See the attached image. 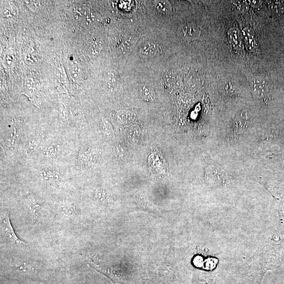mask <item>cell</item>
Masks as SVG:
<instances>
[{
    "mask_svg": "<svg viewBox=\"0 0 284 284\" xmlns=\"http://www.w3.org/2000/svg\"><path fill=\"white\" fill-rule=\"evenodd\" d=\"M60 216L64 217L74 216L77 214V210L74 204L68 202H60L57 208Z\"/></svg>",
    "mask_w": 284,
    "mask_h": 284,
    "instance_id": "9c48e42d",
    "label": "cell"
},
{
    "mask_svg": "<svg viewBox=\"0 0 284 284\" xmlns=\"http://www.w3.org/2000/svg\"><path fill=\"white\" fill-rule=\"evenodd\" d=\"M226 92L230 96L235 95L237 94V88L236 86L232 84H230L226 88Z\"/></svg>",
    "mask_w": 284,
    "mask_h": 284,
    "instance_id": "d6986e66",
    "label": "cell"
},
{
    "mask_svg": "<svg viewBox=\"0 0 284 284\" xmlns=\"http://www.w3.org/2000/svg\"><path fill=\"white\" fill-rule=\"evenodd\" d=\"M102 48V44L100 43L98 40H94L90 46V52L93 55H96L100 52Z\"/></svg>",
    "mask_w": 284,
    "mask_h": 284,
    "instance_id": "9a60e30c",
    "label": "cell"
},
{
    "mask_svg": "<svg viewBox=\"0 0 284 284\" xmlns=\"http://www.w3.org/2000/svg\"><path fill=\"white\" fill-rule=\"evenodd\" d=\"M140 97L146 102L150 103L154 102L156 98L154 90L148 86H142L140 90Z\"/></svg>",
    "mask_w": 284,
    "mask_h": 284,
    "instance_id": "7c38bea8",
    "label": "cell"
},
{
    "mask_svg": "<svg viewBox=\"0 0 284 284\" xmlns=\"http://www.w3.org/2000/svg\"><path fill=\"white\" fill-rule=\"evenodd\" d=\"M252 92L258 98L265 96L268 92V86L264 80L261 78H254L252 81Z\"/></svg>",
    "mask_w": 284,
    "mask_h": 284,
    "instance_id": "52a82bcc",
    "label": "cell"
},
{
    "mask_svg": "<svg viewBox=\"0 0 284 284\" xmlns=\"http://www.w3.org/2000/svg\"><path fill=\"white\" fill-rule=\"evenodd\" d=\"M242 35L244 46L248 52H254L256 48V42L253 30L250 27H246L243 29Z\"/></svg>",
    "mask_w": 284,
    "mask_h": 284,
    "instance_id": "8992f818",
    "label": "cell"
},
{
    "mask_svg": "<svg viewBox=\"0 0 284 284\" xmlns=\"http://www.w3.org/2000/svg\"><path fill=\"white\" fill-rule=\"evenodd\" d=\"M82 21L86 26H95L100 24L101 17L96 12L90 11L89 9Z\"/></svg>",
    "mask_w": 284,
    "mask_h": 284,
    "instance_id": "30bf717a",
    "label": "cell"
},
{
    "mask_svg": "<svg viewBox=\"0 0 284 284\" xmlns=\"http://www.w3.org/2000/svg\"><path fill=\"white\" fill-rule=\"evenodd\" d=\"M228 38L232 46L238 50H242L244 47L242 33L236 28H232L228 32Z\"/></svg>",
    "mask_w": 284,
    "mask_h": 284,
    "instance_id": "277c9868",
    "label": "cell"
},
{
    "mask_svg": "<svg viewBox=\"0 0 284 284\" xmlns=\"http://www.w3.org/2000/svg\"><path fill=\"white\" fill-rule=\"evenodd\" d=\"M249 116L246 112L241 111L236 116L232 122V130L235 136H240L245 132L248 127Z\"/></svg>",
    "mask_w": 284,
    "mask_h": 284,
    "instance_id": "7a4b0ae2",
    "label": "cell"
},
{
    "mask_svg": "<svg viewBox=\"0 0 284 284\" xmlns=\"http://www.w3.org/2000/svg\"><path fill=\"white\" fill-rule=\"evenodd\" d=\"M141 130L136 125L130 126L128 131L127 138L131 144H137L140 138Z\"/></svg>",
    "mask_w": 284,
    "mask_h": 284,
    "instance_id": "4fadbf2b",
    "label": "cell"
},
{
    "mask_svg": "<svg viewBox=\"0 0 284 284\" xmlns=\"http://www.w3.org/2000/svg\"><path fill=\"white\" fill-rule=\"evenodd\" d=\"M71 70H71L70 75L74 80L82 78V72L80 68L78 67L73 68Z\"/></svg>",
    "mask_w": 284,
    "mask_h": 284,
    "instance_id": "e0dca14e",
    "label": "cell"
},
{
    "mask_svg": "<svg viewBox=\"0 0 284 284\" xmlns=\"http://www.w3.org/2000/svg\"><path fill=\"white\" fill-rule=\"evenodd\" d=\"M232 4H234L236 8L240 12H246L248 8V4L246 2L236 1L232 2Z\"/></svg>",
    "mask_w": 284,
    "mask_h": 284,
    "instance_id": "2e32d148",
    "label": "cell"
},
{
    "mask_svg": "<svg viewBox=\"0 0 284 284\" xmlns=\"http://www.w3.org/2000/svg\"><path fill=\"white\" fill-rule=\"evenodd\" d=\"M1 230L3 238L7 242L18 246L24 244L16 234L7 211H4L1 214Z\"/></svg>",
    "mask_w": 284,
    "mask_h": 284,
    "instance_id": "6da1fadb",
    "label": "cell"
},
{
    "mask_svg": "<svg viewBox=\"0 0 284 284\" xmlns=\"http://www.w3.org/2000/svg\"><path fill=\"white\" fill-rule=\"evenodd\" d=\"M156 6L158 11L162 14H168L172 11L171 6L166 1L156 2Z\"/></svg>",
    "mask_w": 284,
    "mask_h": 284,
    "instance_id": "5bb4252c",
    "label": "cell"
},
{
    "mask_svg": "<svg viewBox=\"0 0 284 284\" xmlns=\"http://www.w3.org/2000/svg\"><path fill=\"white\" fill-rule=\"evenodd\" d=\"M246 2L253 7H259L261 6L262 2L261 1H254V0H248Z\"/></svg>",
    "mask_w": 284,
    "mask_h": 284,
    "instance_id": "ffe728a7",
    "label": "cell"
},
{
    "mask_svg": "<svg viewBox=\"0 0 284 284\" xmlns=\"http://www.w3.org/2000/svg\"><path fill=\"white\" fill-rule=\"evenodd\" d=\"M15 60V54L14 53L11 52H8L5 58V62L6 63L7 66L12 65V63L14 62Z\"/></svg>",
    "mask_w": 284,
    "mask_h": 284,
    "instance_id": "ac0fdd59",
    "label": "cell"
},
{
    "mask_svg": "<svg viewBox=\"0 0 284 284\" xmlns=\"http://www.w3.org/2000/svg\"><path fill=\"white\" fill-rule=\"evenodd\" d=\"M40 175L48 182L52 184H56L60 178V174L58 172L52 169L44 170Z\"/></svg>",
    "mask_w": 284,
    "mask_h": 284,
    "instance_id": "8fae6325",
    "label": "cell"
},
{
    "mask_svg": "<svg viewBox=\"0 0 284 284\" xmlns=\"http://www.w3.org/2000/svg\"><path fill=\"white\" fill-rule=\"evenodd\" d=\"M24 204L28 214L34 219H36L42 208L40 202L34 196H30L26 198Z\"/></svg>",
    "mask_w": 284,
    "mask_h": 284,
    "instance_id": "5b68a950",
    "label": "cell"
},
{
    "mask_svg": "<svg viewBox=\"0 0 284 284\" xmlns=\"http://www.w3.org/2000/svg\"><path fill=\"white\" fill-rule=\"evenodd\" d=\"M159 52L158 46L153 42H149L142 46L139 50L140 56L144 58H150L156 56Z\"/></svg>",
    "mask_w": 284,
    "mask_h": 284,
    "instance_id": "ba28073f",
    "label": "cell"
},
{
    "mask_svg": "<svg viewBox=\"0 0 284 284\" xmlns=\"http://www.w3.org/2000/svg\"><path fill=\"white\" fill-rule=\"evenodd\" d=\"M200 30L198 26L194 24H187L180 27V36L188 40H194L200 36Z\"/></svg>",
    "mask_w": 284,
    "mask_h": 284,
    "instance_id": "3957f363",
    "label": "cell"
}]
</instances>
